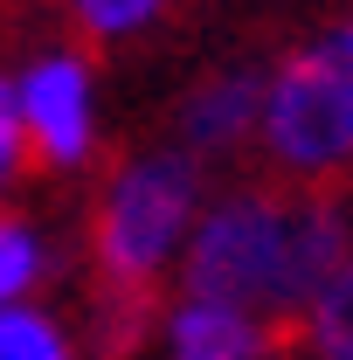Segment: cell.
Masks as SVG:
<instances>
[{
  "instance_id": "cell-1",
  "label": "cell",
  "mask_w": 353,
  "mask_h": 360,
  "mask_svg": "<svg viewBox=\"0 0 353 360\" xmlns=\"http://www.w3.org/2000/svg\"><path fill=\"white\" fill-rule=\"evenodd\" d=\"M257 132L298 174H326L353 160V21L312 35L277 63V77H264Z\"/></svg>"
},
{
  "instance_id": "cell-2",
  "label": "cell",
  "mask_w": 353,
  "mask_h": 360,
  "mask_svg": "<svg viewBox=\"0 0 353 360\" xmlns=\"http://www.w3.org/2000/svg\"><path fill=\"white\" fill-rule=\"evenodd\" d=\"M201 215V167L187 153H146L97 201V264L104 284H153V270L180 250V236Z\"/></svg>"
},
{
  "instance_id": "cell-3",
  "label": "cell",
  "mask_w": 353,
  "mask_h": 360,
  "mask_svg": "<svg viewBox=\"0 0 353 360\" xmlns=\"http://www.w3.org/2000/svg\"><path fill=\"white\" fill-rule=\"evenodd\" d=\"M284 222L291 201L277 194H229L187 236V298L229 312H270L284 270Z\"/></svg>"
},
{
  "instance_id": "cell-4",
  "label": "cell",
  "mask_w": 353,
  "mask_h": 360,
  "mask_svg": "<svg viewBox=\"0 0 353 360\" xmlns=\"http://www.w3.org/2000/svg\"><path fill=\"white\" fill-rule=\"evenodd\" d=\"M14 104H21V132L49 167H84L97 146V97H90L84 56H42L14 77Z\"/></svg>"
},
{
  "instance_id": "cell-5",
  "label": "cell",
  "mask_w": 353,
  "mask_h": 360,
  "mask_svg": "<svg viewBox=\"0 0 353 360\" xmlns=\"http://www.w3.org/2000/svg\"><path fill=\"white\" fill-rule=\"evenodd\" d=\"M347 264V222L333 201H291L284 222V270H277V319H298L319 298V284Z\"/></svg>"
},
{
  "instance_id": "cell-6",
  "label": "cell",
  "mask_w": 353,
  "mask_h": 360,
  "mask_svg": "<svg viewBox=\"0 0 353 360\" xmlns=\"http://www.w3.org/2000/svg\"><path fill=\"white\" fill-rule=\"evenodd\" d=\"M257 118H264V77H250V70L208 77L201 90H187V104H180L187 160H194V153H229L236 139L257 132Z\"/></svg>"
},
{
  "instance_id": "cell-7",
  "label": "cell",
  "mask_w": 353,
  "mask_h": 360,
  "mask_svg": "<svg viewBox=\"0 0 353 360\" xmlns=\"http://www.w3.org/2000/svg\"><path fill=\"white\" fill-rule=\"evenodd\" d=\"M270 333L250 312H229V305H180L174 312V360H264Z\"/></svg>"
},
{
  "instance_id": "cell-8",
  "label": "cell",
  "mask_w": 353,
  "mask_h": 360,
  "mask_svg": "<svg viewBox=\"0 0 353 360\" xmlns=\"http://www.w3.org/2000/svg\"><path fill=\"white\" fill-rule=\"evenodd\" d=\"M305 340H312L319 360H353V257L319 284V298L305 305Z\"/></svg>"
},
{
  "instance_id": "cell-9",
  "label": "cell",
  "mask_w": 353,
  "mask_h": 360,
  "mask_svg": "<svg viewBox=\"0 0 353 360\" xmlns=\"http://www.w3.org/2000/svg\"><path fill=\"white\" fill-rule=\"evenodd\" d=\"M153 326V298L146 284H104V305H97V354L104 360H132V347Z\"/></svg>"
},
{
  "instance_id": "cell-10",
  "label": "cell",
  "mask_w": 353,
  "mask_h": 360,
  "mask_svg": "<svg viewBox=\"0 0 353 360\" xmlns=\"http://www.w3.org/2000/svg\"><path fill=\"white\" fill-rule=\"evenodd\" d=\"M0 360H70L56 319L35 312V305H7L0 312Z\"/></svg>"
},
{
  "instance_id": "cell-11",
  "label": "cell",
  "mask_w": 353,
  "mask_h": 360,
  "mask_svg": "<svg viewBox=\"0 0 353 360\" xmlns=\"http://www.w3.org/2000/svg\"><path fill=\"white\" fill-rule=\"evenodd\" d=\"M42 264H49L42 236H35L28 222H7V215H0V312L21 305V291L42 277Z\"/></svg>"
},
{
  "instance_id": "cell-12",
  "label": "cell",
  "mask_w": 353,
  "mask_h": 360,
  "mask_svg": "<svg viewBox=\"0 0 353 360\" xmlns=\"http://www.w3.org/2000/svg\"><path fill=\"white\" fill-rule=\"evenodd\" d=\"M167 0H70V14L84 21L97 42H118V35H139L146 21H160Z\"/></svg>"
},
{
  "instance_id": "cell-13",
  "label": "cell",
  "mask_w": 353,
  "mask_h": 360,
  "mask_svg": "<svg viewBox=\"0 0 353 360\" xmlns=\"http://www.w3.org/2000/svg\"><path fill=\"white\" fill-rule=\"evenodd\" d=\"M21 146H28V132H21V104H14V77H0V187L14 180V167H21Z\"/></svg>"
}]
</instances>
